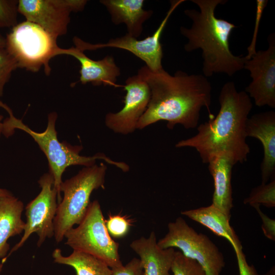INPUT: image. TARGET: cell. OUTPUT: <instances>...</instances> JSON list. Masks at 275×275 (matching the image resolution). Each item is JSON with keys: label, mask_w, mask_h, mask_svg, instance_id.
Wrapping results in <instances>:
<instances>
[{"label": "cell", "mask_w": 275, "mask_h": 275, "mask_svg": "<svg viewBox=\"0 0 275 275\" xmlns=\"http://www.w3.org/2000/svg\"><path fill=\"white\" fill-rule=\"evenodd\" d=\"M138 74L148 84L151 97L136 129H142L160 121H167L170 129L177 124L186 129H194L198 125L203 107L208 111L209 118L214 117L210 110L211 85L203 75L177 71L171 75L164 69L153 72L146 66L139 70Z\"/></svg>", "instance_id": "1"}, {"label": "cell", "mask_w": 275, "mask_h": 275, "mask_svg": "<svg viewBox=\"0 0 275 275\" xmlns=\"http://www.w3.org/2000/svg\"><path fill=\"white\" fill-rule=\"evenodd\" d=\"M218 101L216 116L200 124L196 134L179 141L175 147L195 149L204 163L222 154L235 164L243 163L250 153L246 124L253 107L251 98L245 91H238L233 82L228 81L222 88Z\"/></svg>", "instance_id": "2"}, {"label": "cell", "mask_w": 275, "mask_h": 275, "mask_svg": "<svg viewBox=\"0 0 275 275\" xmlns=\"http://www.w3.org/2000/svg\"><path fill=\"white\" fill-rule=\"evenodd\" d=\"M200 9H186L184 14L193 21L189 29L180 28V33L188 39L184 45L187 52L201 49L202 71L206 77L214 73H225L232 76L243 69L245 57L236 56L230 49L229 38L237 26L228 21L217 18L216 7L226 0H191Z\"/></svg>", "instance_id": "3"}, {"label": "cell", "mask_w": 275, "mask_h": 275, "mask_svg": "<svg viewBox=\"0 0 275 275\" xmlns=\"http://www.w3.org/2000/svg\"><path fill=\"white\" fill-rule=\"evenodd\" d=\"M0 107L5 109L9 115L3 121V134L8 137L14 133L15 129L23 130L32 137L45 155L49 163V173L53 178V187L57 192L59 203L62 200L60 187L63 182L62 175L70 166L80 165L90 167L95 164L97 159H103L123 172L129 170V166L126 163L113 161L103 153H97L92 156H82L79 154L82 149L81 146H73L65 142H60L56 130L57 119L56 112L50 113L48 115L45 130L42 132H37L25 125L21 120L16 118L11 108L1 100Z\"/></svg>", "instance_id": "4"}, {"label": "cell", "mask_w": 275, "mask_h": 275, "mask_svg": "<svg viewBox=\"0 0 275 275\" xmlns=\"http://www.w3.org/2000/svg\"><path fill=\"white\" fill-rule=\"evenodd\" d=\"M107 167L103 162L86 167L76 175L62 182L63 198L58 204L54 218V237L59 243L74 225H78L87 211L90 196L95 189L104 188Z\"/></svg>", "instance_id": "5"}, {"label": "cell", "mask_w": 275, "mask_h": 275, "mask_svg": "<svg viewBox=\"0 0 275 275\" xmlns=\"http://www.w3.org/2000/svg\"><path fill=\"white\" fill-rule=\"evenodd\" d=\"M58 47L57 39L27 20L18 23L6 37L5 48L15 60L18 68L36 72L43 67L47 75L51 72L49 61Z\"/></svg>", "instance_id": "6"}, {"label": "cell", "mask_w": 275, "mask_h": 275, "mask_svg": "<svg viewBox=\"0 0 275 275\" xmlns=\"http://www.w3.org/2000/svg\"><path fill=\"white\" fill-rule=\"evenodd\" d=\"M78 225L65 234V244L73 250L100 259L111 269L123 265L119 254V244L107 231L97 200L90 202L85 216Z\"/></svg>", "instance_id": "7"}, {"label": "cell", "mask_w": 275, "mask_h": 275, "mask_svg": "<svg viewBox=\"0 0 275 275\" xmlns=\"http://www.w3.org/2000/svg\"><path fill=\"white\" fill-rule=\"evenodd\" d=\"M168 228V233L157 242L161 249L178 248L196 261L206 275H220L225 265L224 256L209 237L198 233L181 217L169 223Z\"/></svg>", "instance_id": "8"}, {"label": "cell", "mask_w": 275, "mask_h": 275, "mask_svg": "<svg viewBox=\"0 0 275 275\" xmlns=\"http://www.w3.org/2000/svg\"><path fill=\"white\" fill-rule=\"evenodd\" d=\"M41 188L38 196L25 207L26 222L23 234L20 241L2 260L4 263L9 256L20 248L33 233L38 236V246H40L47 238L54 236V218L58 204L57 192L53 187V178L51 174L46 173L38 181Z\"/></svg>", "instance_id": "9"}, {"label": "cell", "mask_w": 275, "mask_h": 275, "mask_svg": "<svg viewBox=\"0 0 275 275\" xmlns=\"http://www.w3.org/2000/svg\"><path fill=\"white\" fill-rule=\"evenodd\" d=\"M184 0L171 1L170 8L168 11L158 28L151 36L142 40H138L127 34L125 35L110 39L105 43L91 44L85 42L77 37H74L73 41L75 47L84 51L98 49L113 47L127 50L143 60L151 71L159 72L163 68L162 66L163 51L160 39L162 33L168 21L175 9Z\"/></svg>", "instance_id": "10"}, {"label": "cell", "mask_w": 275, "mask_h": 275, "mask_svg": "<svg viewBox=\"0 0 275 275\" xmlns=\"http://www.w3.org/2000/svg\"><path fill=\"white\" fill-rule=\"evenodd\" d=\"M86 0H19L18 12L57 39L65 35L72 12L82 11Z\"/></svg>", "instance_id": "11"}, {"label": "cell", "mask_w": 275, "mask_h": 275, "mask_svg": "<svg viewBox=\"0 0 275 275\" xmlns=\"http://www.w3.org/2000/svg\"><path fill=\"white\" fill-rule=\"evenodd\" d=\"M268 47L259 50L249 60H246L243 69L250 72L251 82L244 91L253 98L256 105H267L275 108V34L267 38Z\"/></svg>", "instance_id": "12"}, {"label": "cell", "mask_w": 275, "mask_h": 275, "mask_svg": "<svg viewBox=\"0 0 275 275\" xmlns=\"http://www.w3.org/2000/svg\"><path fill=\"white\" fill-rule=\"evenodd\" d=\"M124 105L119 112L108 113L105 117L106 126L115 133L127 134L135 129L149 103L151 93L147 82L139 74L125 81Z\"/></svg>", "instance_id": "13"}, {"label": "cell", "mask_w": 275, "mask_h": 275, "mask_svg": "<svg viewBox=\"0 0 275 275\" xmlns=\"http://www.w3.org/2000/svg\"><path fill=\"white\" fill-rule=\"evenodd\" d=\"M248 137L258 139L263 149L260 164L261 183L275 179V112L266 111L249 117L246 124Z\"/></svg>", "instance_id": "14"}, {"label": "cell", "mask_w": 275, "mask_h": 275, "mask_svg": "<svg viewBox=\"0 0 275 275\" xmlns=\"http://www.w3.org/2000/svg\"><path fill=\"white\" fill-rule=\"evenodd\" d=\"M59 55L71 56L79 61V81L82 84L90 82L94 86H117L116 81L121 72L113 57L107 56L101 60H94L76 47L67 49L59 47L55 57Z\"/></svg>", "instance_id": "15"}, {"label": "cell", "mask_w": 275, "mask_h": 275, "mask_svg": "<svg viewBox=\"0 0 275 275\" xmlns=\"http://www.w3.org/2000/svg\"><path fill=\"white\" fill-rule=\"evenodd\" d=\"M130 246L139 256L144 275H170L175 251L172 248L161 249L154 231L148 238L133 240Z\"/></svg>", "instance_id": "16"}, {"label": "cell", "mask_w": 275, "mask_h": 275, "mask_svg": "<svg viewBox=\"0 0 275 275\" xmlns=\"http://www.w3.org/2000/svg\"><path fill=\"white\" fill-rule=\"evenodd\" d=\"M209 171L214 182L212 204L227 216L231 217L233 203L231 178L235 165L227 155L213 157L207 163Z\"/></svg>", "instance_id": "17"}, {"label": "cell", "mask_w": 275, "mask_h": 275, "mask_svg": "<svg viewBox=\"0 0 275 275\" xmlns=\"http://www.w3.org/2000/svg\"><path fill=\"white\" fill-rule=\"evenodd\" d=\"M115 24L124 23L127 34L139 37L143 31V24L153 14L152 10L143 9V0H101Z\"/></svg>", "instance_id": "18"}, {"label": "cell", "mask_w": 275, "mask_h": 275, "mask_svg": "<svg viewBox=\"0 0 275 275\" xmlns=\"http://www.w3.org/2000/svg\"><path fill=\"white\" fill-rule=\"evenodd\" d=\"M23 207V203L10 192L0 197V258H5L9 250V238L24 231Z\"/></svg>", "instance_id": "19"}, {"label": "cell", "mask_w": 275, "mask_h": 275, "mask_svg": "<svg viewBox=\"0 0 275 275\" xmlns=\"http://www.w3.org/2000/svg\"><path fill=\"white\" fill-rule=\"evenodd\" d=\"M181 213L206 227L215 235L226 239L234 251L242 250L241 243L230 224V217L212 204L206 207L182 211Z\"/></svg>", "instance_id": "20"}, {"label": "cell", "mask_w": 275, "mask_h": 275, "mask_svg": "<svg viewBox=\"0 0 275 275\" xmlns=\"http://www.w3.org/2000/svg\"><path fill=\"white\" fill-rule=\"evenodd\" d=\"M52 257L55 263L72 267L76 275H112V269L104 261L86 253L73 250L64 256L60 249H56Z\"/></svg>", "instance_id": "21"}, {"label": "cell", "mask_w": 275, "mask_h": 275, "mask_svg": "<svg viewBox=\"0 0 275 275\" xmlns=\"http://www.w3.org/2000/svg\"><path fill=\"white\" fill-rule=\"evenodd\" d=\"M243 203L253 207L260 205L267 208L274 207L275 179L254 187L249 196L244 199Z\"/></svg>", "instance_id": "22"}, {"label": "cell", "mask_w": 275, "mask_h": 275, "mask_svg": "<svg viewBox=\"0 0 275 275\" xmlns=\"http://www.w3.org/2000/svg\"><path fill=\"white\" fill-rule=\"evenodd\" d=\"M171 270L173 275H206L201 266L195 260L175 251Z\"/></svg>", "instance_id": "23"}, {"label": "cell", "mask_w": 275, "mask_h": 275, "mask_svg": "<svg viewBox=\"0 0 275 275\" xmlns=\"http://www.w3.org/2000/svg\"><path fill=\"white\" fill-rule=\"evenodd\" d=\"M17 68L14 58L5 48H0V97L3 95L5 86L9 81L12 72Z\"/></svg>", "instance_id": "24"}, {"label": "cell", "mask_w": 275, "mask_h": 275, "mask_svg": "<svg viewBox=\"0 0 275 275\" xmlns=\"http://www.w3.org/2000/svg\"><path fill=\"white\" fill-rule=\"evenodd\" d=\"M105 223L110 236L116 238L125 236L131 224L130 219L125 215L119 214L109 215Z\"/></svg>", "instance_id": "25"}, {"label": "cell", "mask_w": 275, "mask_h": 275, "mask_svg": "<svg viewBox=\"0 0 275 275\" xmlns=\"http://www.w3.org/2000/svg\"><path fill=\"white\" fill-rule=\"evenodd\" d=\"M17 0H0V28H13L17 23Z\"/></svg>", "instance_id": "26"}, {"label": "cell", "mask_w": 275, "mask_h": 275, "mask_svg": "<svg viewBox=\"0 0 275 275\" xmlns=\"http://www.w3.org/2000/svg\"><path fill=\"white\" fill-rule=\"evenodd\" d=\"M268 3L267 0L256 1V19L252 41L248 46V54L245 56L246 60L250 59L257 52L256 49L257 38L262 14Z\"/></svg>", "instance_id": "27"}, {"label": "cell", "mask_w": 275, "mask_h": 275, "mask_svg": "<svg viewBox=\"0 0 275 275\" xmlns=\"http://www.w3.org/2000/svg\"><path fill=\"white\" fill-rule=\"evenodd\" d=\"M112 275H144L140 260L133 258L125 265L112 269Z\"/></svg>", "instance_id": "28"}, {"label": "cell", "mask_w": 275, "mask_h": 275, "mask_svg": "<svg viewBox=\"0 0 275 275\" xmlns=\"http://www.w3.org/2000/svg\"><path fill=\"white\" fill-rule=\"evenodd\" d=\"M254 208L258 213L261 218L262 229L264 235L271 240H275V220L270 218L264 214L260 209V206H256Z\"/></svg>", "instance_id": "29"}, {"label": "cell", "mask_w": 275, "mask_h": 275, "mask_svg": "<svg viewBox=\"0 0 275 275\" xmlns=\"http://www.w3.org/2000/svg\"><path fill=\"white\" fill-rule=\"evenodd\" d=\"M239 275H258L253 265L248 264L242 250L235 251Z\"/></svg>", "instance_id": "30"}, {"label": "cell", "mask_w": 275, "mask_h": 275, "mask_svg": "<svg viewBox=\"0 0 275 275\" xmlns=\"http://www.w3.org/2000/svg\"><path fill=\"white\" fill-rule=\"evenodd\" d=\"M6 37L0 33V48H5Z\"/></svg>", "instance_id": "31"}, {"label": "cell", "mask_w": 275, "mask_h": 275, "mask_svg": "<svg viewBox=\"0 0 275 275\" xmlns=\"http://www.w3.org/2000/svg\"><path fill=\"white\" fill-rule=\"evenodd\" d=\"M3 116L0 114V137L3 134V121H2Z\"/></svg>", "instance_id": "32"}, {"label": "cell", "mask_w": 275, "mask_h": 275, "mask_svg": "<svg viewBox=\"0 0 275 275\" xmlns=\"http://www.w3.org/2000/svg\"><path fill=\"white\" fill-rule=\"evenodd\" d=\"M9 193H10V191H9L8 190L6 189L0 188V197L3 195H6L8 194Z\"/></svg>", "instance_id": "33"}, {"label": "cell", "mask_w": 275, "mask_h": 275, "mask_svg": "<svg viewBox=\"0 0 275 275\" xmlns=\"http://www.w3.org/2000/svg\"><path fill=\"white\" fill-rule=\"evenodd\" d=\"M3 266V263L2 262H0V274H1V271L2 270Z\"/></svg>", "instance_id": "34"}]
</instances>
